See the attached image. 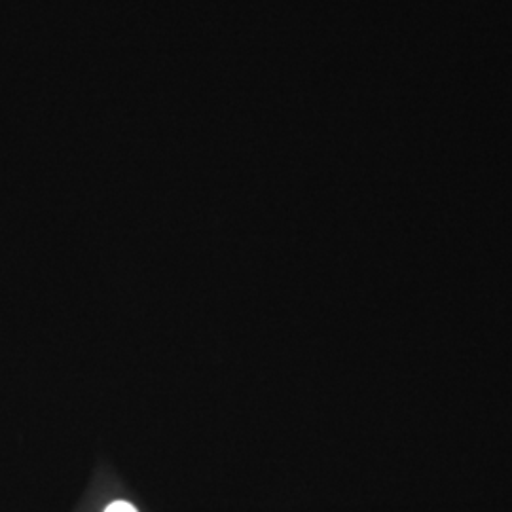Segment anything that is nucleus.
I'll list each match as a JSON object with an SVG mask.
<instances>
[{
  "mask_svg": "<svg viewBox=\"0 0 512 512\" xmlns=\"http://www.w3.org/2000/svg\"><path fill=\"white\" fill-rule=\"evenodd\" d=\"M105 512H137L133 509V505H129V503H124V501H118V503H112L109 505V509Z\"/></svg>",
  "mask_w": 512,
  "mask_h": 512,
  "instance_id": "nucleus-1",
  "label": "nucleus"
}]
</instances>
